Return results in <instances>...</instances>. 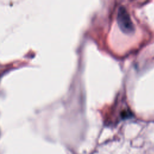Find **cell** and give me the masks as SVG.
Here are the masks:
<instances>
[{
	"instance_id": "obj_1",
	"label": "cell",
	"mask_w": 154,
	"mask_h": 154,
	"mask_svg": "<svg viewBox=\"0 0 154 154\" xmlns=\"http://www.w3.org/2000/svg\"><path fill=\"white\" fill-rule=\"evenodd\" d=\"M117 21L120 29L126 34H132L134 30V25L130 15L124 6H121L118 11Z\"/></svg>"
}]
</instances>
